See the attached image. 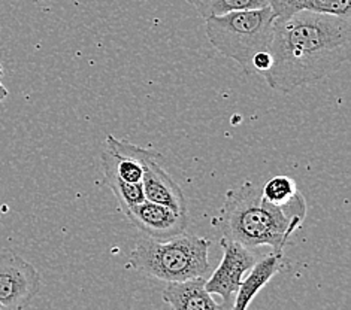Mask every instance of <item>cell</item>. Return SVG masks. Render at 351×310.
I'll use <instances>...</instances> for the list:
<instances>
[{"label": "cell", "instance_id": "1", "mask_svg": "<svg viewBox=\"0 0 351 310\" xmlns=\"http://www.w3.org/2000/svg\"><path fill=\"white\" fill-rule=\"evenodd\" d=\"M351 20L298 12L274 21L272 66L265 81L280 93L324 79L348 62Z\"/></svg>", "mask_w": 351, "mask_h": 310}, {"label": "cell", "instance_id": "2", "mask_svg": "<svg viewBox=\"0 0 351 310\" xmlns=\"http://www.w3.org/2000/svg\"><path fill=\"white\" fill-rule=\"evenodd\" d=\"M306 216L302 192L286 205H274L263 197L262 185L248 181L226 192L219 221L223 237L254 249L269 246L282 254L293 233Z\"/></svg>", "mask_w": 351, "mask_h": 310}, {"label": "cell", "instance_id": "3", "mask_svg": "<svg viewBox=\"0 0 351 310\" xmlns=\"http://www.w3.org/2000/svg\"><path fill=\"white\" fill-rule=\"evenodd\" d=\"M211 242L181 233L166 242L139 239L129 257L133 269L163 282H184L204 278L210 270Z\"/></svg>", "mask_w": 351, "mask_h": 310}, {"label": "cell", "instance_id": "4", "mask_svg": "<svg viewBox=\"0 0 351 310\" xmlns=\"http://www.w3.org/2000/svg\"><path fill=\"white\" fill-rule=\"evenodd\" d=\"M206 36L221 55L235 60L247 75H254L256 54L271 51L275 15L271 6L208 16Z\"/></svg>", "mask_w": 351, "mask_h": 310}, {"label": "cell", "instance_id": "5", "mask_svg": "<svg viewBox=\"0 0 351 310\" xmlns=\"http://www.w3.org/2000/svg\"><path fill=\"white\" fill-rule=\"evenodd\" d=\"M40 291V274L11 249L0 253V305L10 310H24Z\"/></svg>", "mask_w": 351, "mask_h": 310}, {"label": "cell", "instance_id": "6", "mask_svg": "<svg viewBox=\"0 0 351 310\" xmlns=\"http://www.w3.org/2000/svg\"><path fill=\"white\" fill-rule=\"evenodd\" d=\"M220 245L223 248V259L211 278L205 281V289L210 294L220 296L223 306L230 310L244 274L256 264V255L253 249L224 237L220 240Z\"/></svg>", "mask_w": 351, "mask_h": 310}, {"label": "cell", "instance_id": "7", "mask_svg": "<svg viewBox=\"0 0 351 310\" xmlns=\"http://www.w3.org/2000/svg\"><path fill=\"white\" fill-rule=\"evenodd\" d=\"M129 222L136 227L145 237L166 242L184 233L189 225L186 212H178L173 209L148 202H144L123 211Z\"/></svg>", "mask_w": 351, "mask_h": 310}, {"label": "cell", "instance_id": "8", "mask_svg": "<svg viewBox=\"0 0 351 310\" xmlns=\"http://www.w3.org/2000/svg\"><path fill=\"white\" fill-rule=\"evenodd\" d=\"M162 155L156 154L144 163V176H142V191L148 202L168 206L173 211L187 214V202L182 190L172 176L158 164Z\"/></svg>", "mask_w": 351, "mask_h": 310}, {"label": "cell", "instance_id": "9", "mask_svg": "<svg viewBox=\"0 0 351 310\" xmlns=\"http://www.w3.org/2000/svg\"><path fill=\"white\" fill-rule=\"evenodd\" d=\"M163 300L172 310H228L205 289V279L171 282L163 289Z\"/></svg>", "mask_w": 351, "mask_h": 310}, {"label": "cell", "instance_id": "10", "mask_svg": "<svg viewBox=\"0 0 351 310\" xmlns=\"http://www.w3.org/2000/svg\"><path fill=\"white\" fill-rule=\"evenodd\" d=\"M282 254L277 253H272L262 258L261 261H256V264L250 269V274L245 279H242L230 310H247L265 285L282 270Z\"/></svg>", "mask_w": 351, "mask_h": 310}, {"label": "cell", "instance_id": "11", "mask_svg": "<svg viewBox=\"0 0 351 310\" xmlns=\"http://www.w3.org/2000/svg\"><path fill=\"white\" fill-rule=\"evenodd\" d=\"M275 18H287L298 12H314L351 20V0H267Z\"/></svg>", "mask_w": 351, "mask_h": 310}, {"label": "cell", "instance_id": "12", "mask_svg": "<svg viewBox=\"0 0 351 310\" xmlns=\"http://www.w3.org/2000/svg\"><path fill=\"white\" fill-rule=\"evenodd\" d=\"M269 6L267 0H200L196 10L200 16H219L238 11L262 10Z\"/></svg>", "mask_w": 351, "mask_h": 310}, {"label": "cell", "instance_id": "13", "mask_svg": "<svg viewBox=\"0 0 351 310\" xmlns=\"http://www.w3.org/2000/svg\"><path fill=\"white\" fill-rule=\"evenodd\" d=\"M299 192L296 182L289 176H274L262 185L263 197L274 205H286Z\"/></svg>", "mask_w": 351, "mask_h": 310}, {"label": "cell", "instance_id": "14", "mask_svg": "<svg viewBox=\"0 0 351 310\" xmlns=\"http://www.w3.org/2000/svg\"><path fill=\"white\" fill-rule=\"evenodd\" d=\"M105 183L112 190L115 197L119 198L121 211L136 206L145 200L142 183H129L114 178V176H105Z\"/></svg>", "mask_w": 351, "mask_h": 310}, {"label": "cell", "instance_id": "15", "mask_svg": "<svg viewBox=\"0 0 351 310\" xmlns=\"http://www.w3.org/2000/svg\"><path fill=\"white\" fill-rule=\"evenodd\" d=\"M2 75H3V66L0 63V102H3V100L8 97V90L2 83Z\"/></svg>", "mask_w": 351, "mask_h": 310}, {"label": "cell", "instance_id": "16", "mask_svg": "<svg viewBox=\"0 0 351 310\" xmlns=\"http://www.w3.org/2000/svg\"><path fill=\"white\" fill-rule=\"evenodd\" d=\"M186 2H187V3H190L191 6H195V8H196V6H197V3L200 2V0H186Z\"/></svg>", "mask_w": 351, "mask_h": 310}, {"label": "cell", "instance_id": "17", "mask_svg": "<svg viewBox=\"0 0 351 310\" xmlns=\"http://www.w3.org/2000/svg\"><path fill=\"white\" fill-rule=\"evenodd\" d=\"M0 310H10V309H6V307H3L2 305H0Z\"/></svg>", "mask_w": 351, "mask_h": 310}]
</instances>
